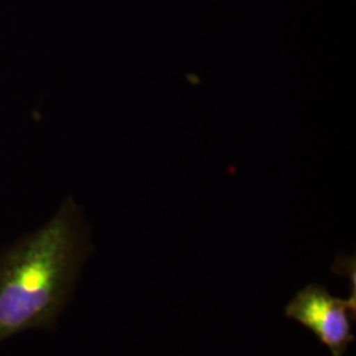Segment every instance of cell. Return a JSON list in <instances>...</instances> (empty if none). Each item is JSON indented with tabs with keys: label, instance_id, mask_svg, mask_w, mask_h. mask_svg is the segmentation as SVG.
<instances>
[{
	"label": "cell",
	"instance_id": "cell-1",
	"mask_svg": "<svg viewBox=\"0 0 356 356\" xmlns=\"http://www.w3.org/2000/svg\"><path fill=\"white\" fill-rule=\"evenodd\" d=\"M85 254V227L72 200L0 254V343L24 331L51 329Z\"/></svg>",
	"mask_w": 356,
	"mask_h": 356
},
{
	"label": "cell",
	"instance_id": "cell-2",
	"mask_svg": "<svg viewBox=\"0 0 356 356\" xmlns=\"http://www.w3.org/2000/svg\"><path fill=\"white\" fill-rule=\"evenodd\" d=\"M355 304V294L339 298L323 286L310 284L296 293L286 305L285 314L312 331L329 348L331 356H343L354 342Z\"/></svg>",
	"mask_w": 356,
	"mask_h": 356
}]
</instances>
